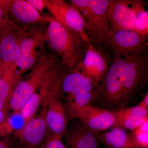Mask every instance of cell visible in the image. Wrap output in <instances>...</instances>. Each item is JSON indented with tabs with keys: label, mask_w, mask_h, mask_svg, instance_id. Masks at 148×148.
<instances>
[{
	"label": "cell",
	"mask_w": 148,
	"mask_h": 148,
	"mask_svg": "<svg viewBox=\"0 0 148 148\" xmlns=\"http://www.w3.org/2000/svg\"><path fill=\"white\" fill-rule=\"evenodd\" d=\"M0 7L10 12L15 20L24 24H32L45 22L51 20V18L40 15L39 12L27 1H0Z\"/></svg>",
	"instance_id": "9a60e30c"
},
{
	"label": "cell",
	"mask_w": 148,
	"mask_h": 148,
	"mask_svg": "<svg viewBox=\"0 0 148 148\" xmlns=\"http://www.w3.org/2000/svg\"><path fill=\"white\" fill-rule=\"evenodd\" d=\"M27 1L38 12L42 11L45 8L46 1L45 0H27Z\"/></svg>",
	"instance_id": "484cf974"
},
{
	"label": "cell",
	"mask_w": 148,
	"mask_h": 148,
	"mask_svg": "<svg viewBox=\"0 0 148 148\" xmlns=\"http://www.w3.org/2000/svg\"><path fill=\"white\" fill-rule=\"evenodd\" d=\"M21 79L14 70L8 67L0 78V109L6 113L14 88Z\"/></svg>",
	"instance_id": "44dd1931"
},
{
	"label": "cell",
	"mask_w": 148,
	"mask_h": 148,
	"mask_svg": "<svg viewBox=\"0 0 148 148\" xmlns=\"http://www.w3.org/2000/svg\"><path fill=\"white\" fill-rule=\"evenodd\" d=\"M60 62V58L56 54L41 58L27 77L21 79L17 83L8 107L14 112H19L27 100L40 86L51 69Z\"/></svg>",
	"instance_id": "8992f818"
},
{
	"label": "cell",
	"mask_w": 148,
	"mask_h": 148,
	"mask_svg": "<svg viewBox=\"0 0 148 148\" xmlns=\"http://www.w3.org/2000/svg\"><path fill=\"white\" fill-rule=\"evenodd\" d=\"M0 148H7V147L4 143L0 142Z\"/></svg>",
	"instance_id": "4dcf8cb0"
},
{
	"label": "cell",
	"mask_w": 148,
	"mask_h": 148,
	"mask_svg": "<svg viewBox=\"0 0 148 148\" xmlns=\"http://www.w3.org/2000/svg\"><path fill=\"white\" fill-rule=\"evenodd\" d=\"M5 67L0 62V78L2 76L5 71Z\"/></svg>",
	"instance_id": "f546056e"
},
{
	"label": "cell",
	"mask_w": 148,
	"mask_h": 148,
	"mask_svg": "<svg viewBox=\"0 0 148 148\" xmlns=\"http://www.w3.org/2000/svg\"><path fill=\"white\" fill-rule=\"evenodd\" d=\"M41 106L40 114L35 115L23 124L16 133L24 148H40L45 139L47 130L45 121L46 107L44 103Z\"/></svg>",
	"instance_id": "4fadbf2b"
},
{
	"label": "cell",
	"mask_w": 148,
	"mask_h": 148,
	"mask_svg": "<svg viewBox=\"0 0 148 148\" xmlns=\"http://www.w3.org/2000/svg\"><path fill=\"white\" fill-rule=\"evenodd\" d=\"M104 48L106 51H110L114 58H124L147 53L148 36L129 30L109 31L105 38Z\"/></svg>",
	"instance_id": "52a82bcc"
},
{
	"label": "cell",
	"mask_w": 148,
	"mask_h": 148,
	"mask_svg": "<svg viewBox=\"0 0 148 148\" xmlns=\"http://www.w3.org/2000/svg\"><path fill=\"white\" fill-rule=\"evenodd\" d=\"M39 40L34 37L27 36L21 34L19 42V55L14 64V70L16 68L17 74L21 77L24 72L34 67L37 63L36 48Z\"/></svg>",
	"instance_id": "ac0fdd59"
},
{
	"label": "cell",
	"mask_w": 148,
	"mask_h": 148,
	"mask_svg": "<svg viewBox=\"0 0 148 148\" xmlns=\"http://www.w3.org/2000/svg\"><path fill=\"white\" fill-rule=\"evenodd\" d=\"M145 1H142L135 14L134 32L143 36H148V12L145 8Z\"/></svg>",
	"instance_id": "7402d4cb"
},
{
	"label": "cell",
	"mask_w": 148,
	"mask_h": 148,
	"mask_svg": "<svg viewBox=\"0 0 148 148\" xmlns=\"http://www.w3.org/2000/svg\"><path fill=\"white\" fill-rule=\"evenodd\" d=\"M11 130V126L9 124L0 127V135H5V134L10 132Z\"/></svg>",
	"instance_id": "83f0119b"
},
{
	"label": "cell",
	"mask_w": 148,
	"mask_h": 148,
	"mask_svg": "<svg viewBox=\"0 0 148 148\" xmlns=\"http://www.w3.org/2000/svg\"><path fill=\"white\" fill-rule=\"evenodd\" d=\"M130 135L138 148H148V119L131 131Z\"/></svg>",
	"instance_id": "603a6c76"
},
{
	"label": "cell",
	"mask_w": 148,
	"mask_h": 148,
	"mask_svg": "<svg viewBox=\"0 0 148 148\" xmlns=\"http://www.w3.org/2000/svg\"><path fill=\"white\" fill-rule=\"evenodd\" d=\"M98 138L100 143L105 145L106 148H138L130 133L118 126L98 134Z\"/></svg>",
	"instance_id": "ffe728a7"
},
{
	"label": "cell",
	"mask_w": 148,
	"mask_h": 148,
	"mask_svg": "<svg viewBox=\"0 0 148 148\" xmlns=\"http://www.w3.org/2000/svg\"><path fill=\"white\" fill-rule=\"evenodd\" d=\"M72 127H67L63 137L67 148H101L98 134L82 125L79 120Z\"/></svg>",
	"instance_id": "2e32d148"
},
{
	"label": "cell",
	"mask_w": 148,
	"mask_h": 148,
	"mask_svg": "<svg viewBox=\"0 0 148 148\" xmlns=\"http://www.w3.org/2000/svg\"><path fill=\"white\" fill-rule=\"evenodd\" d=\"M114 112L116 117L115 126L127 131H132L148 119V109L139 104L125 107Z\"/></svg>",
	"instance_id": "d6986e66"
},
{
	"label": "cell",
	"mask_w": 148,
	"mask_h": 148,
	"mask_svg": "<svg viewBox=\"0 0 148 148\" xmlns=\"http://www.w3.org/2000/svg\"><path fill=\"white\" fill-rule=\"evenodd\" d=\"M11 29L0 33V62L5 67L13 69L19 55L21 31ZM14 70V69H13Z\"/></svg>",
	"instance_id": "e0dca14e"
},
{
	"label": "cell",
	"mask_w": 148,
	"mask_h": 148,
	"mask_svg": "<svg viewBox=\"0 0 148 148\" xmlns=\"http://www.w3.org/2000/svg\"><path fill=\"white\" fill-rule=\"evenodd\" d=\"M125 65L124 58L111 59L106 76L95 88L91 105L111 112L121 109Z\"/></svg>",
	"instance_id": "277c9868"
},
{
	"label": "cell",
	"mask_w": 148,
	"mask_h": 148,
	"mask_svg": "<svg viewBox=\"0 0 148 148\" xmlns=\"http://www.w3.org/2000/svg\"><path fill=\"white\" fill-rule=\"evenodd\" d=\"M49 23L47 36L50 47L62 65L70 71L75 70L81 62L89 43L53 18Z\"/></svg>",
	"instance_id": "6da1fadb"
},
{
	"label": "cell",
	"mask_w": 148,
	"mask_h": 148,
	"mask_svg": "<svg viewBox=\"0 0 148 148\" xmlns=\"http://www.w3.org/2000/svg\"><path fill=\"white\" fill-rule=\"evenodd\" d=\"M110 60L105 51L89 43L81 62L74 70L80 72L99 84L107 73Z\"/></svg>",
	"instance_id": "7c38bea8"
},
{
	"label": "cell",
	"mask_w": 148,
	"mask_h": 148,
	"mask_svg": "<svg viewBox=\"0 0 148 148\" xmlns=\"http://www.w3.org/2000/svg\"><path fill=\"white\" fill-rule=\"evenodd\" d=\"M6 113L0 109V127H3L8 124L6 122Z\"/></svg>",
	"instance_id": "4316f807"
},
{
	"label": "cell",
	"mask_w": 148,
	"mask_h": 148,
	"mask_svg": "<svg viewBox=\"0 0 148 148\" xmlns=\"http://www.w3.org/2000/svg\"><path fill=\"white\" fill-rule=\"evenodd\" d=\"M45 8L53 19L78 35L84 41L90 43L84 29L83 18L79 11L70 2L63 0L46 1Z\"/></svg>",
	"instance_id": "9c48e42d"
},
{
	"label": "cell",
	"mask_w": 148,
	"mask_h": 148,
	"mask_svg": "<svg viewBox=\"0 0 148 148\" xmlns=\"http://www.w3.org/2000/svg\"><path fill=\"white\" fill-rule=\"evenodd\" d=\"M40 148H42V147L41 146L40 147Z\"/></svg>",
	"instance_id": "1f68e13d"
},
{
	"label": "cell",
	"mask_w": 148,
	"mask_h": 148,
	"mask_svg": "<svg viewBox=\"0 0 148 148\" xmlns=\"http://www.w3.org/2000/svg\"><path fill=\"white\" fill-rule=\"evenodd\" d=\"M67 73V69L60 62L51 69L40 86L27 100L19 111L24 121V124L36 115L40 106Z\"/></svg>",
	"instance_id": "ba28073f"
},
{
	"label": "cell",
	"mask_w": 148,
	"mask_h": 148,
	"mask_svg": "<svg viewBox=\"0 0 148 148\" xmlns=\"http://www.w3.org/2000/svg\"><path fill=\"white\" fill-rule=\"evenodd\" d=\"M143 0H109L107 15L109 31L134 32L136 12Z\"/></svg>",
	"instance_id": "8fae6325"
},
{
	"label": "cell",
	"mask_w": 148,
	"mask_h": 148,
	"mask_svg": "<svg viewBox=\"0 0 148 148\" xmlns=\"http://www.w3.org/2000/svg\"><path fill=\"white\" fill-rule=\"evenodd\" d=\"M70 3L82 16L85 31L90 43L106 52L104 42L109 31L107 15L109 0H71Z\"/></svg>",
	"instance_id": "3957f363"
},
{
	"label": "cell",
	"mask_w": 148,
	"mask_h": 148,
	"mask_svg": "<svg viewBox=\"0 0 148 148\" xmlns=\"http://www.w3.org/2000/svg\"><path fill=\"white\" fill-rule=\"evenodd\" d=\"M139 105L144 108L148 109V92H147L145 95L144 96L143 100L139 103Z\"/></svg>",
	"instance_id": "f1b7e54d"
},
{
	"label": "cell",
	"mask_w": 148,
	"mask_h": 148,
	"mask_svg": "<svg viewBox=\"0 0 148 148\" xmlns=\"http://www.w3.org/2000/svg\"><path fill=\"white\" fill-rule=\"evenodd\" d=\"M62 82L54 87L43 103L46 107L45 121L48 130L50 134L63 137L70 120L60 97Z\"/></svg>",
	"instance_id": "30bf717a"
},
{
	"label": "cell",
	"mask_w": 148,
	"mask_h": 148,
	"mask_svg": "<svg viewBox=\"0 0 148 148\" xmlns=\"http://www.w3.org/2000/svg\"><path fill=\"white\" fill-rule=\"evenodd\" d=\"M125 60L121 98V109L128 107L147 86L148 53L135 54Z\"/></svg>",
	"instance_id": "5b68a950"
},
{
	"label": "cell",
	"mask_w": 148,
	"mask_h": 148,
	"mask_svg": "<svg viewBox=\"0 0 148 148\" xmlns=\"http://www.w3.org/2000/svg\"><path fill=\"white\" fill-rule=\"evenodd\" d=\"M98 85L76 70L69 71L65 75L60 95L70 120L78 119L83 110L91 105Z\"/></svg>",
	"instance_id": "7a4b0ae2"
},
{
	"label": "cell",
	"mask_w": 148,
	"mask_h": 148,
	"mask_svg": "<svg viewBox=\"0 0 148 148\" xmlns=\"http://www.w3.org/2000/svg\"><path fill=\"white\" fill-rule=\"evenodd\" d=\"M63 137L50 134L46 136L41 146L42 148H67L63 142Z\"/></svg>",
	"instance_id": "cb8c5ba5"
},
{
	"label": "cell",
	"mask_w": 148,
	"mask_h": 148,
	"mask_svg": "<svg viewBox=\"0 0 148 148\" xmlns=\"http://www.w3.org/2000/svg\"><path fill=\"white\" fill-rule=\"evenodd\" d=\"M15 29H19L11 21L8 12L0 7V33Z\"/></svg>",
	"instance_id": "d4e9b609"
},
{
	"label": "cell",
	"mask_w": 148,
	"mask_h": 148,
	"mask_svg": "<svg viewBox=\"0 0 148 148\" xmlns=\"http://www.w3.org/2000/svg\"><path fill=\"white\" fill-rule=\"evenodd\" d=\"M85 127L96 134L106 132L114 127V112L90 105L82 111L78 119Z\"/></svg>",
	"instance_id": "5bb4252c"
}]
</instances>
